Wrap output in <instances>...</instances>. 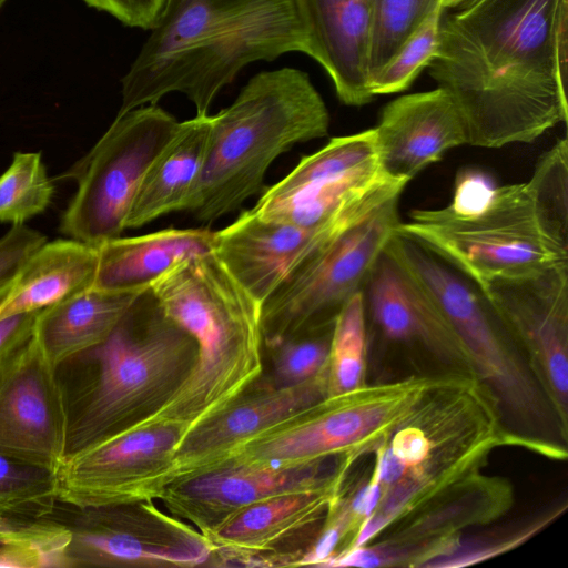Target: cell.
<instances>
[{"mask_svg": "<svg viewBox=\"0 0 568 568\" xmlns=\"http://www.w3.org/2000/svg\"><path fill=\"white\" fill-rule=\"evenodd\" d=\"M442 19L429 75L467 144L531 143L567 122L568 0H465Z\"/></svg>", "mask_w": 568, "mask_h": 568, "instance_id": "1", "label": "cell"}, {"mask_svg": "<svg viewBox=\"0 0 568 568\" xmlns=\"http://www.w3.org/2000/svg\"><path fill=\"white\" fill-rule=\"evenodd\" d=\"M288 52L306 54L293 0H165L122 78L118 114L173 92L209 114L242 69Z\"/></svg>", "mask_w": 568, "mask_h": 568, "instance_id": "2", "label": "cell"}, {"mask_svg": "<svg viewBox=\"0 0 568 568\" xmlns=\"http://www.w3.org/2000/svg\"><path fill=\"white\" fill-rule=\"evenodd\" d=\"M196 358L194 338L145 288L103 343L55 367L65 416L63 460L144 425Z\"/></svg>", "mask_w": 568, "mask_h": 568, "instance_id": "3", "label": "cell"}, {"mask_svg": "<svg viewBox=\"0 0 568 568\" xmlns=\"http://www.w3.org/2000/svg\"><path fill=\"white\" fill-rule=\"evenodd\" d=\"M150 287L165 315L194 338L197 358L173 397L141 427L172 424L185 435L262 377V303L213 252L176 263Z\"/></svg>", "mask_w": 568, "mask_h": 568, "instance_id": "4", "label": "cell"}, {"mask_svg": "<svg viewBox=\"0 0 568 568\" xmlns=\"http://www.w3.org/2000/svg\"><path fill=\"white\" fill-rule=\"evenodd\" d=\"M211 116L203 171L187 209L204 223L240 209L262 190L280 155L329 130L322 95L306 72L292 67L255 74Z\"/></svg>", "mask_w": 568, "mask_h": 568, "instance_id": "5", "label": "cell"}, {"mask_svg": "<svg viewBox=\"0 0 568 568\" xmlns=\"http://www.w3.org/2000/svg\"><path fill=\"white\" fill-rule=\"evenodd\" d=\"M440 311L466 348L477 381L495 400L514 445L554 459L567 436L524 356L481 290L397 230L384 251Z\"/></svg>", "mask_w": 568, "mask_h": 568, "instance_id": "6", "label": "cell"}, {"mask_svg": "<svg viewBox=\"0 0 568 568\" xmlns=\"http://www.w3.org/2000/svg\"><path fill=\"white\" fill-rule=\"evenodd\" d=\"M458 375H417L327 396L301 417L243 446L227 464L293 467L343 457L356 462L386 443Z\"/></svg>", "mask_w": 568, "mask_h": 568, "instance_id": "7", "label": "cell"}, {"mask_svg": "<svg viewBox=\"0 0 568 568\" xmlns=\"http://www.w3.org/2000/svg\"><path fill=\"white\" fill-rule=\"evenodd\" d=\"M397 231L480 290L496 280L568 264V245L545 226L528 181L497 186L488 207L476 216L459 217L446 206L414 210Z\"/></svg>", "mask_w": 568, "mask_h": 568, "instance_id": "8", "label": "cell"}, {"mask_svg": "<svg viewBox=\"0 0 568 568\" xmlns=\"http://www.w3.org/2000/svg\"><path fill=\"white\" fill-rule=\"evenodd\" d=\"M179 123L158 104L116 114L89 152L59 176L77 184L60 232L94 246L121 236L146 171Z\"/></svg>", "mask_w": 568, "mask_h": 568, "instance_id": "9", "label": "cell"}, {"mask_svg": "<svg viewBox=\"0 0 568 568\" xmlns=\"http://www.w3.org/2000/svg\"><path fill=\"white\" fill-rule=\"evenodd\" d=\"M44 515L65 535L58 568H194L212 556L204 535L154 500L85 507L57 500Z\"/></svg>", "mask_w": 568, "mask_h": 568, "instance_id": "10", "label": "cell"}, {"mask_svg": "<svg viewBox=\"0 0 568 568\" xmlns=\"http://www.w3.org/2000/svg\"><path fill=\"white\" fill-rule=\"evenodd\" d=\"M400 196L389 199L351 225L294 271L262 304L264 347L302 329L333 322L363 291L396 232Z\"/></svg>", "mask_w": 568, "mask_h": 568, "instance_id": "11", "label": "cell"}, {"mask_svg": "<svg viewBox=\"0 0 568 568\" xmlns=\"http://www.w3.org/2000/svg\"><path fill=\"white\" fill-rule=\"evenodd\" d=\"M407 184L382 171L371 128L335 136L303 156L252 209L265 220L313 226L353 209L400 196Z\"/></svg>", "mask_w": 568, "mask_h": 568, "instance_id": "12", "label": "cell"}, {"mask_svg": "<svg viewBox=\"0 0 568 568\" xmlns=\"http://www.w3.org/2000/svg\"><path fill=\"white\" fill-rule=\"evenodd\" d=\"M513 500L506 479L478 474L389 526L382 540L339 550L324 567L428 568L453 554L468 528L496 520Z\"/></svg>", "mask_w": 568, "mask_h": 568, "instance_id": "13", "label": "cell"}, {"mask_svg": "<svg viewBox=\"0 0 568 568\" xmlns=\"http://www.w3.org/2000/svg\"><path fill=\"white\" fill-rule=\"evenodd\" d=\"M481 292L568 435V264L500 278Z\"/></svg>", "mask_w": 568, "mask_h": 568, "instance_id": "14", "label": "cell"}, {"mask_svg": "<svg viewBox=\"0 0 568 568\" xmlns=\"http://www.w3.org/2000/svg\"><path fill=\"white\" fill-rule=\"evenodd\" d=\"M183 436L176 425L155 424L64 459L57 469V500L81 507L159 500L173 481Z\"/></svg>", "mask_w": 568, "mask_h": 568, "instance_id": "15", "label": "cell"}, {"mask_svg": "<svg viewBox=\"0 0 568 568\" xmlns=\"http://www.w3.org/2000/svg\"><path fill=\"white\" fill-rule=\"evenodd\" d=\"M383 203L366 204L313 226L265 220L250 209L215 231L213 253L263 304L294 271Z\"/></svg>", "mask_w": 568, "mask_h": 568, "instance_id": "16", "label": "cell"}, {"mask_svg": "<svg viewBox=\"0 0 568 568\" xmlns=\"http://www.w3.org/2000/svg\"><path fill=\"white\" fill-rule=\"evenodd\" d=\"M327 396V365L291 387L254 383L229 407L184 435L174 455L173 481L223 467L243 446L301 417Z\"/></svg>", "mask_w": 568, "mask_h": 568, "instance_id": "17", "label": "cell"}, {"mask_svg": "<svg viewBox=\"0 0 568 568\" xmlns=\"http://www.w3.org/2000/svg\"><path fill=\"white\" fill-rule=\"evenodd\" d=\"M278 467L233 463L190 479L172 481L159 500L205 537L244 508L262 500L326 484L355 464L348 458Z\"/></svg>", "mask_w": 568, "mask_h": 568, "instance_id": "18", "label": "cell"}, {"mask_svg": "<svg viewBox=\"0 0 568 568\" xmlns=\"http://www.w3.org/2000/svg\"><path fill=\"white\" fill-rule=\"evenodd\" d=\"M65 416L55 368L33 336L0 362V450L57 471Z\"/></svg>", "mask_w": 568, "mask_h": 568, "instance_id": "19", "label": "cell"}, {"mask_svg": "<svg viewBox=\"0 0 568 568\" xmlns=\"http://www.w3.org/2000/svg\"><path fill=\"white\" fill-rule=\"evenodd\" d=\"M349 469L321 486L278 495L239 511L206 536L210 567H280V549L317 532Z\"/></svg>", "mask_w": 568, "mask_h": 568, "instance_id": "20", "label": "cell"}, {"mask_svg": "<svg viewBox=\"0 0 568 568\" xmlns=\"http://www.w3.org/2000/svg\"><path fill=\"white\" fill-rule=\"evenodd\" d=\"M363 296L366 316L383 337L417 345L448 372L476 378L470 357L453 327L385 252L372 270Z\"/></svg>", "mask_w": 568, "mask_h": 568, "instance_id": "21", "label": "cell"}, {"mask_svg": "<svg viewBox=\"0 0 568 568\" xmlns=\"http://www.w3.org/2000/svg\"><path fill=\"white\" fill-rule=\"evenodd\" d=\"M373 130L382 171L406 182L448 150L467 144L462 115L439 87L394 99Z\"/></svg>", "mask_w": 568, "mask_h": 568, "instance_id": "22", "label": "cell"}, {"mask_svg": "<svg viewBox=\"0 0 568 568\" xmlns=\"http://www.w3.org/2000/svg\"><path fill=\"white\" fill-rule=\"evenodd\" d=\"M306 39V54L329 77L346 105L374 95L369 87L368 47L372 0H293Z\"/></svg>", "mask_w": 568, "mask_h": 568, "instance_id": "23", "label": "cell"}, {"mask_svg": "<svg viewBox=\"0 0 568 568\" xmlns=\"http://www.w3.org/2000/svg\"><path fill=\"white\" fill-rule=\"evenodd\" d=\"M215 232L209 229H165L144 235L118 236L98 245L93 288L140 291L176 263L213 252Z\"/></svg>", "mask_w": 568, "mask_h": 568, "instance_id": "24", "label": "cell"}, {"mask_svg": "<svg viewBox=\"0 0 568 568\" xmlns=\"http://www.w3.org/2000/svg\"><path fill=\"white\" fill-rule=\"evenodd\" d=\"M211 121L209 113L179 123L142 180L126 229L141 227L172 212L187 211L203 171Z\"/></svg>", "mask_w": 568, "mask_h": 568, "instance_id": "25", "label": "cell"}, {"mask_svg": "<svg viewBox=\"0 0 568 568\" xmlns=\"http://www.w3.org/2000/svg\"><path fill=\"white\" fill-rule=\"evenodd\" d=\"M144 290L111 292L91 287L73 294L39 312L33 338L55 368L103 343Z\"/></svg>", "mask_w": 568, "mask_h": 568, "instance_id": "26", "label": "cell"}, {"mask_svg": "<svg viewBox=\"0 0 568 568\" xmlns=\"http://www.w3.org/2000/svg\"><path fill=\"white\" fill-rule=\"evenodd\" d=\"M98 261V246L70 237L44 242L17 275L0 318L41 311L91 288Z\"/></svg>", "mask_w": 568, "mask_h": 568, "instance_id": "27", "label": "cell"}, {"mask_svg": "<svg viewBox=\"0 0 568 568\" xmlns=\"http://www.w3.org/2000/svg\"><path fill=\"white\" fill-rule=\"evenodd\" d=\"M367 321L363 291L356 293L334 320L328 353V396L365 385Z\"/></svg>", "mask_w": 568, "mask_h": 568, "instance_id": "28", "label": "cell"}, {"mask_svg": "<svg viewBox=\"0 0 568 568\" xmlns=\"http://www.w3.org/2000/svg\"><path fill=\"white\" fill-rule=\"evenodd\" d=\"M54 193L40 152H16L0 174V222L23 225L44 212Z\"/></svg>", "mask_w": 568, "mask_h": 568, "instance_id": "29", "label": "cell"}, {"mask_svg": "<svg viewBox=\"0 0 568 568\" xmlns=\"http://www.w3.org/2000/svg\"><path fill=\"white\" fill-rule=\"evenodd\" d=\"M55 503V470L0 450V518H37Z\"/></svg>", "mask_w": 568, "mask_h": 568, "instance_id": "30", "label": "cell"}, {"mask_svg": "<svg viewBox=\"0 0 568 568\" xmlns=\"http://www.w3.org/2000/svg\"><path fill=\"white\" fill-rule=\"evenodd\" d=\"M333 322L315 325L264 347L271 372L263 382L272 388L301 384L323 371L328 361Z\"/></svg>", "mask_w": 568, "mask_h": 568, "instance_id": "31", "label": "cell"}, {"mask_svg": "<svg viewBox=\"0 0 568 568\" xmlns=\"http://www.w3.org/2000/svg\"><path fill=\"white\" fill-rule=\"evenodd\" d=\"M444 0H372L368 69L372 79ZM371 87V82H369Z\"/></svg>", "mask_w": 568, "mask_h": 568, "instance_id": "32", "label": "cell"}, {"mask_svg": "<svg viewBox=\"0 0 568 568\" xmlns=\"http://www.w3.org/2000/svg\"><path fill=\"white\" fill-rule=\"evenodd\" d=\"M444 6L436 7L406 39L395 55L371 79L372 94L397 93L410 87L435 57Z\"/></svg>", "mask_w": 568, "mask_h": 568, "instance_id": "33", "label": "cell"}, {"mask_svg": "<svg viewBox=\"0 0 568 568\" xmlns=\"http://www.w3.org/2000/svg\"><path fill=\"white\" fill-rule=\"evenodd\" d=\"M541 220L562 244L568 245V140H558L540 156L528 180Z\"/></svg>", "mask_w": 568, "mask_h": 568, "instance_id": "34", "label": "cell"}, {"mask_svg": "<svg viewBox=\"0 0 568 568\" xmlns=\"http://www.w3.org/2000/svg\"><path fill=\"white\" fill-rule=\"evenodd\" d=\"M566 507V504L559 505L523 524H517L505 532L490 535L475 541H462L453 554L434 561L428 568L468 567L513 550L556 520Z\"/></svg>", "mask_w": 568, "mask_h": 568, "instance_id": "35", "label": "cell"}, {"mask_svg": "<svg viewBox=\"0 0 568 568\" xmlns=\"http://www.w3.org/2000/svg\"><path fill=\"white\" fill-rule=\"evenodd\" d=\"M497 185L493 178L474 168L456 174L453 199L446 207L459 217H471L483 213L493 201Z\"/></svg>", "mask_w": 568, "mask_h": 568, "instance_id": "36", "label": "cell"}, {"mask_svg": "<svg viewBox=\"0 0 568 568\" xmlns=\"http://www.w3.org/2000/svg\"><path fill=\"white\" fill-rule=\"evenodd\" d=\"M0 567H50L42 535L31 528L0 531Z\"/></svg>", "mask_w": 568, "mask_h": 568, "instance_id": "37", "label": "cell"}, {"mask_svg": "<svg viewBox=\"0 0 568 568\" xmlns=\"http://www.w3.org/2000/svg\"><path fill=\"white\" fill-rule=\"evenodd\" d=\"M47 236L23 225H13L0 237V287L12 282Z\"/></svg>", "mask_w": 568, "mask_h": 568, "instance_id": "38", "label": "cell"}, {"mask_svg": "<svg viewBox=\"0 0 568 568\" xmlns=\"http://www.w3.org/2000/svg\"><path fill=\"white\" fill-rule=\"evenodd\" d=\"M89 7L104 11L131 28L150 30L165 0H83Z\"/></svg>", "mask_w": 568, "mask_h": 568, "instance_id": "39", "label": "cell"}, {"mask_svg": "<svg viewBox=\"0 0 568 568\" xmlns=\"http://www.w3.org/2000/svg\"><path fill=\"white\" fill-rule=\"evenodd\" d=\"M39 312L18 313L0 318V362L10 357L32 338Z\"/></svg>", "mask_w": 568, "mask_h": 568, "instance_id": "40", "label": "cell"}, {"mask_svg": "<svg viewBox=\"0 0 568 568\" xmlns=\"http://www.w3.org/2000/svg\"><path fill=\"white\" fill-rule=\"evenodd\" d=\"M14 280L0 287V314H1V311L7 302L8 297L10 296Z\"/></svg>", "mask_w": 568, "mask_h": 568, "instance_id": "41", "label": "cell"}, {"mask_svg": "<svg viewBox=\"0 0 568 568\" xmlns=\"http://www.w3.org/2000/svg\"><path fill=\"white\" fill-rule=\"evenodd\" d=\"M465 0H444V8L445 9H448V8H455L457 6H459L460 3H463Z\"/></svg>", "mask_w": 568, "mask_h": 568, "instance_id": "42", "label": "cell"}, {"mask_svg": "<svg viewBox=\"0 0 568 568\" xmlns=\"http://www.w3.org/2000/svg\"><path fill=\"white\" fill-rule=\"evenodd\" d=\"M7 0H0V7L6 2Z\"/></svg>", "mask_w": 568, "mask_h": 568, "instance_id": "43", "label": "cell"}]
</instances>
